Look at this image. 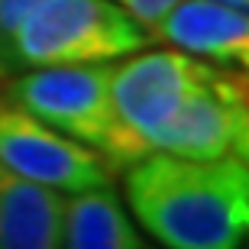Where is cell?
<instances>
[{"instance_id":"30bf717a","label":"cell","mask_w":249,"mask_h":249,"mask_svg":"<svg viewBox=\"0 0 249 249\" xmlns=\"http://www.w3.org/2000/svg\"><path fill=\"white\" fill-rule=\"evenodd\" d=\"M46 0H0V46L10 39V33Z\"/></svg>"},{"instance_id":"6da1fadb","label":"cell","mask_w":249,"mask_h":249,"mask_svg":"<svg viewBox=\"0 0 249 249\" xmlns=\"http://www.w3.org/2000/svg\"><path fill=\"white\" fill-rule=\"evenodd\" d=\"M126 172L136 220L165 249H240L249 227V168L240 156L149 152Z\"/></svg>"},{"instance_id":"7a4b0ae2","label":"cell","mask_w":249,"mask_h":249,"mask_svg":"<svg viewBox=\"0 0 249 249\" xmlns=\"http://www.w3.org/2000/svg\"><path fill=\"white\" fill-rule=\"evenodd\" d=\"M142 46L146 26L113 0H46L0 46V78L13 68L101 65Z\"/></svg>"},{"instance_id":"8992f818","label":"cell","mask_w":249,"mask_h":249,"mask_svg":"<svg viewBox=\"0 0 249 249\" xmlns=\"http://www.w3.org/2000/svg\"><path fill=\"white\" fill-rule=\"evenodd\" d=\"M146 33L149 42L159 39L217 65H249V17L243 7L220 0H178Z\"/></svg>"},{"instance_id":"ba28073f","label":"cell","mask_w":249,"mask_h":249,"mask_svg":"<svg viewBox=\"0 0 249 249\" xmlns=\"http://www.w3.org/2000/svg\"><path fill=\"white\" fill-rule=\"evenodd\" d=\"M58 249H146V243L110 185H101L74 191L62 201Z\"/></svg>"},{"instance_id":"3957f363","label":"cell","mask_w":249,"mask_h":249,"mask_svg":"<svg viewBox=\"0 0 249 249\" xmlns=\"http://www.w3.org/2000/svg\"><path fill=\"white\" fill-rule=\"evenodd\" d=\"M110 65H49L7 81L3 97L68 139L101 152L113 172L129 165V149L110 97Z\"/></svg>"},{"instance_id":"277c9868","label":"cell","mask_w":249,"mask_h":249,"mask_svg":"<svg viewBox=\"0 0 249 249\" xmlns=\"http://www.w3.org/2000/svg\"><path fill=\"white\" fill-rule=\"evenodd\" d=\"M152 152L181 159H249V88L246 71L217 65L204 78L185 107L172 117L152 142Z\"/></svg>"},{"instance_id":"52a82bcc","label":"cell","mask_w":249,"mask_h":249,"mask_svg":"<svg viewBox=\"0 0 249 249\" xmlns=\"http://www.w3.org/2000/svg\"><path fill=\"white\" fill-rule=\"evenodd\" d=\"M62 201L0 165V249H58Z\"/></svg>"},{"instance_id":"8fae6325","label":"cell","mask_w":249,"mask_h":249,"mask_svg":"<svg viewBox=\"0 0 249 249\" xmlns=\"http://www.w3.org/2000/svg\"><path fill=\"white\" fill-rule=\"evenodd\" d=\"M220 3H230V7H243V10H246L249 0H220Z\"/></svg>"},{"instance_id":"5b68a950","label":"cell","mask_w":249,"mask_h":249,"mask_svg":"<svg viewBox=\"0 0 249 249\" xmlns=\"http://www.w3.org/2000/svg\"><path fill=\"white\" fill-rule=\"evenodd\" d=\"M0 165L49 191H84L113 181L101 152L68 139L0 94Z\"/></svg>"},{"instance_id":"9c48e42d","label":"cell","mask_w":249,"mask_h":249,"mask_svg":"<svg viewBox=\"0 0 249 249\" xmlns=\"http://www.w3.org/2000/svg\"><path fill=\"white\" fill-rule=\"evenodd\" d=\"M113 3H120L136 23H142V26L149 29V26H156V23L175 7L178 0H113Z\"/></svg>"}]
</instances>
